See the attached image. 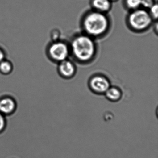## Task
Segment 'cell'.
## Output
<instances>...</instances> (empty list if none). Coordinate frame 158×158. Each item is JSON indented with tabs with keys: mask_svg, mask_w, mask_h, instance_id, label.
Returning <instances> with one entry per match:
<instances>
[{
	"mask_svg": "<svg viewBox=\"0 0 158 158\" xmlns=\"http://www.w3.org/2000/svg\"><path fill=\"white\" fill-rule=\"evenodd\" d=\"M126 22L128 28L136 33L146 32L154 23L148 10L143 8L130 11L127 16Z\"/></svg>",
	"mask_w": 158,
	"mask_h": 158,
	"instance_id": "cell-3",
	"label": "cell"
},
{
	"mask_svg": "<svg viewBox=\"0 0 158 158\" xmlns=\"http://www.w3.org/2000/svg\"><path fill=\"white\" fill-rule=\"evenodd\" d=\"M48 57L52 61L59 63L71 56L69 43L61 40L52 41L47 48Z\"/></svg>",
	"mask_w": 158,
	"mask_h": 158,
	"instance_id": "cell-4",
	"label": "cell"
},
{
	"mask_svg": "<svg viewBox=\"0 0 158 158\" xmlns=\"http://www.w3.org/2000/svg\"><path fill=\"white\" fill-rule=\"evenodd\" d=\"M17 103L13 98L9 96L0 98V113L4 115L13 114L16 110Z\"/></svg>",
	"mask_w": 158,
	"mask_h": 158,
	"instance_id": "cell-7",
	"label": "cell"
},
{
	"mask_svg": "<svg viewBox=\"0 0 158 158\" xmlns=\"http://www.w3.org/2000/svg\"><path fill=\"white\" fill-rule=\"evenodd\" d=\"M155 22V23H154V25L155 26V27H154V31H155V32H156V35H157V33H158V23H157V21H156V22Z\"/></svg>",
	"mask_w": 158,
	"mask_h": 158,
	"instance_id": "cell-17",
	"label": "cell"
},
{
	"mask_svg": "<svg viewBox=\"0 0 158 158\" xmlns=\"http://www.w3.org/2000/svg\"><path fill=\"white\" fill-rule=\"evenodd\" d=\"M154 4L153 0H141V7L145 10H148Z\"/></svg>",
	"mask_w": 158,
	"mask_h": 158,
	"instance_id": "cell-14",
	"label": "cell"
},
{
	"mask_svg": "<svg viewBox=\"0 0 158 158\" xmlns=\"http://www.w3.org/2000/svg\"><path fill=\"white\" fill-rule=\"evenodd\" d=\"M141 0H126L125 6L130 11L139 9L141 7Z\"/></svg>",
	"mask_w": 158,
	"mask_h": 158,
	"instance_id": "cell-11",
	"label": "cell"
},
{
	"mask_svg": "<svg viewBox=\"0 0 158 158\" xmlns=\"http://www.w3.org/2000/svg\"><path fill=\"white\" fill-rule=\"evenodd\" d=\"M149 13L151 17L152 18L153 22L157 21L158 17V4L154 3L148 10Z\"/></svg>",
	"mask_w": 158,
	"mask_h": 158,
	"instance_id": "cell-12",
	"label": "cell"
},
{
	"mask_svg": "<svg viewBox=\"0 0 158 158\" xmlns=\"http://www.w3.org/2000/svg\"><path fill=\"white\" fill-rule=\"evenodd\" d=\"M58 72L62 78L71 79L76 74V66L73 62L69 59H66L58 63Z\"/></svg>",
	"mask_w": 158,
	"mask_h": 158,
	"instance_id": "cell-6",
	"label": "cell"
},
{
	"mask_svg": "<svg viewBox=\"0 0 158 158\" xmlns=\"http://www.w3.org/2000/svg\"><path fill=\"white\" fill-rule=\"evenodd\" d=\"M91 6L93 10L108 14L111 9V1L110 0H92Z\"/></svg>",
	"mask_w": 158,
	"mask_h": 158,
	"instance_id": "cell-8",
	"label": "cell"
},
{
	"mask_svg": "<svg viewBox=\"0 0 158 158\" xmlns=\"http://www.w3.org/2000/svg\"><path fill=\"white\" fill-rule=\"evenodd\" d=\"M88 86L93 93L97 95H102L105 94L111 86V84L107 77L101 74H96L89 78Z\"/></svg>",
	"mask_w": 158,
	"mask_h": 158,
	"instance_id": "cell-5",
	"label": "cell"
},
{
	"mask_svg": "<svg viewBox=\"0 0 158 158\" xmlns=\"http://www.w3.org/2000/svg\"><path fill=\"white\" fill-rule=\"evenodd\" d=\"M95 40L83 33L75 35L69 43L71 56L80 64L91 63L98 54V45Z\"/></svg>",
	"mask_w": 158,
	"mask_h": 158,
	"instance_id": "cell-1",
	"label": "cell"
},
{
	"mask_svg": "<svg viewBox=\"0 0 158 158\" xmlns=\"http://www.w3.org/2000/svg\"><path fill=\"white\" fill-rule=\"evenodd\" d=\"M111 1H114V0H110Z\"/></svg>",
	"mask_w": 158,
	"mask_h": 158,
	"instance_id": "cell-18",
	"label": "cell"
},
{
	"mask_svg": "<svg viewBox=\"0 0 158 158\" xmlns=\"http://www.w3.org/2000/svg\"><path fill=\"white\" fill-rule=\"evenodd\" d=\"M82 33L94 39L106 36L110 30L111 21L107 14L91 10L85 13L80 21Z\"/></svg>",
	"mask_w": 158,
	"mask_h": 158,
	"instance_id": "cell-2",
	"label": "cell"
},
{
	"mask_svg": "<svg viewBox=\"0 0 158 158\" xmlns=\"http://www.w3.org/2000/svg\"><path fill=\"white\" fill-rule=\"evenodd\" d=\"M5 59V52L3 49L0 48V62Z\"/></svg>",
	"mask_w": 158,
	"mask_h": 158,
	"instance_id": "cell-16",
	"label": "cell"
},
{
	"mask_svg": "<svg viewBox=\"0 0 158 158\" xmlns=\"http://www.w3.org/2000/svg\"><path fill=\"white\" fill-rule=\"evenodd\" d=\"M13 70V65L10 61L4 60L0 62V73L3 75H9Z\"/></svg>",
	"mask_w": 158,
	"mask_h": 158,
	"instance_id": "cell-10",
	"label": "cell"
},
{
	"mask_svg": "<svg viewBox=\"0 0 158 158\" xmlns=\"http://www.w3.org/2000/svg\"><path fill=\"white\" fill-rule=\"evenodd\" d=\"M107 99L112 102H117L122 98L123 93L119 88L115 86H110L106 91L105 94Z\"/></svg>",
	"mask_w": 158,
	"mask_h": 158,
	"instance_id": "cell-9",
	"label": "cell"
},
{
	"mask_svg": "<svg viewBox=\"0 0 158 158\" xmlns=\"http://www.w3.org/2000/svg\"><path fill=\"white\" fill-rule=\"evenodd\" d=\"M6 125L7 122L5 115L0 113V134L4 131L6 128Z\"/></svg>",
	"mask_w": 158,
	"mask_h": 158,
	"instance_id": "cell-13",
	"label": "cell"
},
{
	"mask_svg": "<svg viewBox=\"0 0 158 158\" xmlns=\"http://www.w3.org/2000/svg\"><path fill=\"white\" fill-rule=\"evenodd\" d=\"M60 32L58 29H53V31H52L51 38L52 41L60 40Z\"/></svg>",
	"mask_w": 158,
	"mask_h": 158,
	"instance_id": "cell-15",
	"label": "cell"
}]
</instances>
